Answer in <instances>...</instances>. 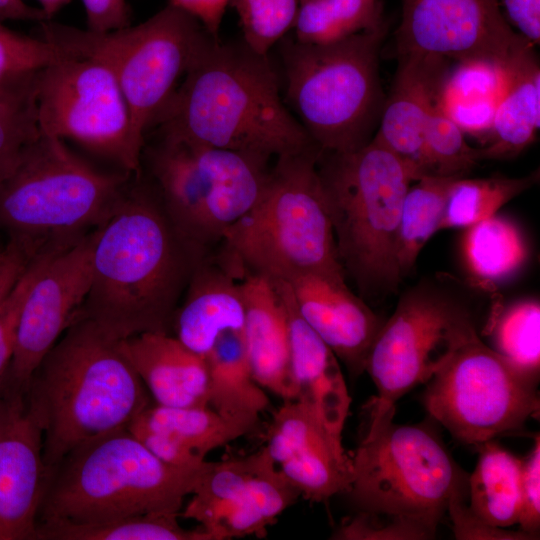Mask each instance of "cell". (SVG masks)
Masks as SVG:
<instances>
[{
    "label": "cell",
    "mask_w": 540,
    "mask_h": 540,
    "mask_svg": "<svg viewBox=\"0 0 540 540\" xmlns=\"http://www.w3.org/2000/svg\"><path fill=\"white\" fill-rule=\"evenodd\" d=\"M280 88L268 55L208 35L154 126L163 137L267 162L317 147Z\"/></svg>",
    "instance_id": "1"
},
{
    "label": "cell",
    "mask_w": 540,
    "mask_h": 540,
    "mask_svg": "<svg viewBox=\"0 0 540 540\" xmlns=\"http://www.w3.org/2000/svg\"><path fill=\"white\" fill-rule=\"evenodd\" d=\"M191 250L163 206L128 184L94 230L91 283L78 314L119 340L169 333Z\"/></svg>",
    "instance_id": "2"
},
{
    "label": "cell",
    "mask_w": 540,
    "mask_h": 540,
    "mask_svg": "<svg viewBox=\"0 0 540 540\" xmlns=\"http://www.w3.org/2000/svg\"><path fill=\"white\" fill-rule=\"evenodd\" d=\"M27 397L43 423L48 470L77 446L128 428L152 404L122 340L80 314L42 359Z\"/></svg>",
    "instance_id": "3"
},
{
    "label": "cell",
    "mask_w": 540,
    "mask_h": 540,
    "mask_svg": "<svg viewBox=\"0 0 540 540\" xmlns=\"http://www.w3.org/2000/svg\"><path fill=\"white\" fill-rule=\"evenodd\" d=\"M206 464H167L128 428L105 434L77 446L49 470L38 522L180 515Z\"/></svg>",
    "instance_id": "4"
},
{
    "label": "cell",
    "mask_w": 540,
    "mask_h": 540,
    "mask_svg": "<svg viewBox=\"0 0 540 540\" xmlns=\"http://www.w3.org/2000/svg\"><path fill=\"white\" fill-rule=\"evenodd\" d=\"M317 169L343 268L367 296L397 293L402 203L421 176L375 138L352 151L320 150Z\"/></svg>",
    "instance_id": "5"
},
{
    "label": "cell",
    "mask_w": 540,
    "mask_h": 540,
    "mask_svg": "<svg viewBox=\"0 0 540 540\" xmlns=\"http://www.w3.org/2000/svg\"><path fill=\"white\" fill-rule=\"evenodd\" d=\"M389 20L327 44L283 38L284 102L313 143L347 152L374 137L386 95L379 60Z\"/></svg>",
    "instance_id": "6"
},
{
    "label": "cell",
    "mask_w": 540,
    "mask_h": 540,
    "mask_svg": "<svg viewBox=\"0 0 540 540\" xmlns=\"http://www.w3.org/2000/svg\"><path fill=\"white\" fill-rule=\"evenodd\" d=\"M319 153L313 147L278 157L255 205L223 234L246 273L284 281L305 273L345 278L317 169Z\"/></svg>",
    "instance_id": "7"
},
{
    "label": "cell",
    "mask_w": 540,
    "mask_h": 540,
    "mask_svg": "<svg viewBox=\"0 0 540 540\" xmlns=\"http://www.w3.org/2000/svg\"><path fill=\"white\" fill-rule=\"evenodd\" d=\"M131 176L100 171L41 133L0 184V226L38 251L72 244L108 218Z\"/></svg>",
    "instance_id": "8"
},
{
    "label": "cell",
    "mask_w": 540,
    "mask_h": 540,
    "mask_svg": "<svg viewBox=\"0 0 540 540\" xmlns=\"http://www.w3.org/2000/svg\"><path fill=\"white\" fill-rule=\"evenodd\" d=\"M39 24L43 39L73 57L98 61L112 71L129 107L134 138L142 148L148 129L211 35L198 19L169 3L136 26L105 33L51 19Z\"/></svg>",
    "instance_id": "9"
},
{
    "label": "cell",
    "mask_w": 540,
    "mask_h": 540,
    "mask_svg": "<svg viewBox=\"0 0 540 540\" xmlns=\"http://www.w3.org/2000/svg\"><path fill=\"white\" fill-rule=\"evenodd\" d=\"M393 417L370 421L351 455L346 495L358 510L413 518L437 530L451 497L467 490L468 478L433 431L396 424Z\"/></svg>",
    "instance_id": "10"
},
{
    "label": "cell",
    "mask_w": 540,
    "mask_h": 540,
    "mask_svg": "<svg viewBox=\"0 0 540 540\" xmlns=\"http://www.w3.org/2000/svg\"><path fill=\"white\" fill-rule=\"evenodd\" d=\"M149 161L162 206L191 249L222 238L255 205L269 170L250 155L163 136Z\"/></svg>",
    "instance_id": "11"
},
{
    "label": "cell",
    "mask_w": 540,
    "mask_h": 540,
    "mask_svg": "<svg viewBox=\"0 0 540 540\" xmlns=\"http://www.w3.org/2000/svg\"><path fill=\"white\" fill-rule=\"evenodd\" d=\"M538 380L478 335L431 377L423 403L454 439L478 446L519 431L538 413Z\"/></svg>",
    "instance_id": "12"
},
{
    "label": "cell",
    "mask_w": 540,
    "mask_h": 540,
    "mask_svg": "<svg viewBox=\"0 0 540 540\" xmlns=\"http://www.w3.org/2000/svg\"><path fill=\"white\" fill-rule=\"evenodd\" d=\"M478 335L470 309L455 295L427 283L405 292L366 360L365 371L377 389L369 403L371 421L395 413L403 395L427 383L458 348Z\"/></svg>",
    "instance_id": "13"
},
{
    "label": "cell",
    "mask_w": 540,
    "mask_h": 540,
    "mask_svg": "<svg viewBox=\"0 0 540 540\" xmlns=\"http://www.w3.org/2000/svg\"><path fill=\"white\" fill-rule=\"evenodd\" d=\"M37 109L42 134L71 140L139 176L143 148L121 87L104 64L69 56L40 70Z\"/></svg>",
    "instance_id": "14"
},
{
    "label": "cell",
    "mask_w": 540,
    "mask_h": 540,
    "mask_svg": "<svg viewBox=\"0 0 540 540\" xmlns=\"http://www.w3.org/2000/svg\"><path fill=\"white\" fill-rule=\"evenodd\" d=\"M300 497L263 446L246 456L207 461L179 517L198 522L212 540L263 537Z\"/></svg>",
    "instance_id": "15"
},
{
    "label": "cell",
    "mask_w": 540,
    "mask_h": 540,
    "mask_svg": "<svg viewBox=\"0 0 540 540\" xmlns=\"http://www.w3.org/2000/svg\"><path fill=\"white\" fill-rule=\"evenodd\" d=\"M401 2L395 32L397 54H431L500 72L533 45L507 23L498 0Z\"/></svg>",
    "instance_id": "16"
},
{
    "label": "cell",
    "mask_w": 540,
    "mask_h": 540,
    "mask_svg": "<svg viewBox=\"0 0 540 540\" xmlns=\"http://www.w3.org/2000/svg\"><path fill=\"white\" fill-rule=\"evenodd\" d=\"M94 230L45 253L21 308L3 383L26 389L42 359L78 315L91 283Z\"/></svg>",
    "instance_id": "17"
},
{
    "label": "cell",
    "mask_w": 540,
    "mask_h": 540,
    "mask_svg": "<svg viewBox=\"0 0 540 540\" xmlns=\"http://www.w3.org/2000/svg\"><path fill=\"white\" fill-rule=\"evenodd\" d=\"M44 427L27 389L0 387V540H36L49 470Z\"/></svg>",
    "instance_id": "18"
},
{
    "label": "cell",
    "mask_w": 540,
    "mask_h": 540,
    "mask_svg": "<svg viewBox=\"0 0 540 540\" xmlns=\"http://www.w3.org/2000/svg\"><path fill=\"white\" fill-rule=\"evenodd\" d=\"M277 469L311 502L346 494L352 480V458L342 434L299 400H285L274 412L264 445Z\"/></svg>",
    "instance_id": "19"
},
{
    "label": "cell",
    "mask_w": 540,
    "mask_h": 540,
    "mask_svg": "<svg viewBox=\"0 0 540 540\" xmlns=\"http://www.w3.org/2000/svg\"><path fill=\"white\" fill-rule=\"evenodd\" d=\"M398 65L373 138L429 175L424 130L434 108L443 102L450 60L431 54H397Z\"/></svg>",
    "instance_id": "20"
},
{
    "label": "cell",
    "mask_w": 540,
    "mask_h": 540,
    "mask_svg": "<svg viewBox=\"0 0 540 540\" xmlns=\"http://www.w3.org/2000/svg\"><path fill=\"white\" fill-rule=\"evenodd\" d=\"M304 321L353 376L366 360L383 321L345 283V278L305 273L287 281Z\"/></svg>",
    "instance_id": "21"
},
{
    "label": "cell",
    "mask_w": 540,
    "mask_h": 540,
    "mask_svg": "<svg viewBox=\"0 0 540 540\" xmlns=\"http://www.w3.org/2000/svg\"><path fill=\"white\" fill-rule=\"evenodd\" d=\"M256 427L226 418L210 407L150 404L128 430L157 458L177 467H198L207 455Z\"/></svg>",
    "instance_id": "22"
},
{
    "label": "cell",
    "mask_w": 540,
    "mask_h": 540,
    "mask_svg": "<svg viewBox=\"0 0 540 540\" xmlns=\"http://www.w3.org/2000/svg\"><path fill=\"white\" fill-rule=\"evenodd\" d=\"M272 281L287 315L293 400L310 405L329 428L342 434L352 400L339 359L299 314L288 282Z\"/></svg>",
    "instance_id": "23"
},
{
    "label": "cell",
    "mask_w": 540,
    "mask_h": 540,
    "mask_svg": "<svg viewBox=\"0 0 540 540\" xmlns=\"http://www.w3.org/2000/svg\"><path fill=\"white\" fill-rule=\"evenodd\" d=\"M245 302L242 330L254 380L285 400L294 399L289 370V336L285 307L274 282L246 273L241 282Z\"/></svg>",
    "instance_id": "24"
},
{
    "label": "cell",
    "mask_w": 540,
    "mask_h": 540,
    "mask_svg": "<svg viewBox=\"0 0 540 540\" xmlns=\"http://www.w3.org/2000/svg\"><path fill=\"white\" fill-rule=\"evenodd\" d=\"M122 346L154 403L167 407H209L206 361L175 336L145 332L123 339Z\"/></svg>",
    "instance_id": "25"
},
{
    "label": "cell",
    "mask_w": 540,
    "mask_h": 540,
    "mask_svg": "<svg viewBox=\"0 0 540 540\" xmlns=\"http://www.w3.org/2000/svg\"><path fill=\"white\" fill-rule=\"evenodd\" d=\"M244 321L241 283H236L224 270L202 266L191 276L186 297L176 310L172 326L175 337L185 347L205 358L224 334L242 331Z\"/></svg>",
    "instance_id": "26"
},
{
    "label": "cell",
    "mask_w": 540,
    "mask_h": 540,
    "mask_svg": "<svg viewBox=\"0 0 540 540\" xmlns=\"http://www.w3.org/2000/svg\"><path fill=\"white\" fill-rule=\"evenodd\" d=\"M503 92L489 125V141L477 148L478 160L517 156L536 138L540 123V67L531 45L499 72Z\"/></svg>",
    "instance_id": "27"
},
{
    "label": "cell",
    "mask_w": 540,
    "mask_h": 540,
    "mask_svg": "<svg viewBox=\"0 0 540 540\" xmlns=\"http://www.w3.org/2000/svg\"><path fill=\"white\" fill-rule=\"evenodd\" d=\"M204 359L209 373L208 406L257 428L270 401L252 376L242 331L224 334Z\"/></svg>",
    "instance_id": "28"
},
{
    "label": "cell",
    "mask_w": 540,
    "mask_h": 540,
    "mask_svg": "<svg viewBox=\"0 0 540 540\" xmlns=\"http://www.w3.org/2000/svg\"><path fill=\"white\" fill-rule=\"evenodd\" d=\"M478 446L479 457L467 480L468 508L488 524L509 528L519 519L523 459L494 440Z\"/></svg>",
    "instance_id": "29"
},
{
    "label": "cell",
    "mask_w": 540,
    "mask_h": 540,
    "mask_svg": "<svg viewBox=\"0 0 540 540\" xmlns=\"http://www.w3.org/2000/svg\"><path fill=\"white\" fill-rule=\"evenodd\" d=\"M176 514H142L94 523L41 521L36 540H212L200 526L185 529Z\"/></svg>",
    "instance_id": "30"
},
{
    "label": "cell",
    "mask_w": 540,
    "mask_h": 540,
    "mask_svg": "<svg viewBox=\"0 0 540 540\" xmlns=\"http://www.w3.org/2000/svg\"><path fill=\"white\" fill-rule=\"evenodd\" d=\"M460 177L424 175L405 194L397 241V262L405 276L427 241L440 230L452 184Z\"/></svg>",
    "instance_id": "31"
},
{
    "label": "cell",
    "mask_w": 540,
    "mask_h": 540,
    "mask_svg": "<svg viewBox=\"0 0 540 540\" xmlns=\"http://www.w3.org/2000/svg\"><path fill=\"white\" fill-rule=\"evenodd\" d=\"M463 253L471 274L490 284L514 274L527 258V247L514 223L494 215L468 227Z\"/></svg>",
    "instance_id": "32"
},
{
    "label": "cell",
    "mask_w": 540,
    "mask_h": 540,
    "mask_svg": "<svg viewBox=\"0 0 540 540\" xmlns=\"http://www.w3.org/2000/svg\"><path fill=\"white\" fill-rule=\"evenodd\" d=\"M384 20L381 0H304L293 29L297 42L327 44L373 29Z\"/></svg>",
    "instance_id": "33"
},
{
    "label": "cell",
    "mask_w": 540,
    "mask_h": 540,
    "mask_svg": "<svg viewBox=\"0 0 540 540\" xmlns=\"http://www.w3.org/2000/svg\"><path fill=\"white\" fill-rule=\"evenodd\" d=\"M39 71L0 86V184L41 135L37 109Z\"/></svg>",
    "instance_id": "34"
},
{
    "label": "cell",
    "mask_w": 540,
    "mask_h": 540,
    "mask_svg": "<svg viewBox=\"0 0 540 540\" xmlns=\"http://www.w3.org/2000/svg\"><path fill=\"white\" fill-rule=\"evenodd\" d=\"M539 180V171L517 178H458L450 189L440 230L469 227L496 215L510 200L530 189Z\"/></svg>",
    "instance_id": "35"
},
{
    "label": "cell",
    "mask_w": 540,
    "mask_h": 540,
    "mask_svg": "<svg viewBox=\"0 0 540 540\" xmlns=\"http://www.w3.org/2000/svg\"><path fill=\"white\" fill-rule=\"evenodd\" d=\"M484 331L493 349L524 369L539 375L540 304L524 300L498 311L493 308Z\"/></svg>",
    "instance_id": "36"
},
{
    "label": "cell",
    "mask_w": 540,
    "mask_h": 540,
    "mask_svg": "<svg viewBox=\"0 0 540 540\" xmlns=\"http://www.w3.org/2000/svg\"><path fill=\"white\" fill-rule=\"evenodd\" d=\"M424 149L429 175L465 177L479 160L477 148L445 111L443 102L432 111L424 130Z\"/></svg>",
    "instance_id": "37"
},
{
    "label": "cell",
    "mask_w": 540,
    "mask_h": 540,
    "mask_svg": "<svg viewBox=\"0 0 540 540\" xmlns=\"http://www.w3.org/2000/svg\"><path fill=\"white\" fill-rule=\"evenodd\" d=\"M239 17L243 42L254 52L270 49L294 27L300 0H229Z\"/></svg>",
    "instance_id": "38"
},
{
    "label": "cell",
    "mask_w": 540,
    "mask_h": 540,
    "mask_svg": "<svg viewBox=\"0 0 540 540\" xmlns=\"http://www.w3.org/2000/svg\"><path fill=\"white\" fill-rule=\"evenodd\" d=\"M69 56L40 36L17 33L0 22V86Z\"/></svg>",
    "instance_id": "39"
},
{
    "label": "cell",
    "mask_w": 540,
    "mask_h": 540,
    "mask_svg": "<svg viewBox=\"0 0 540 540\" xmlns=\"http://www.w3.org/2000/svg\"><path fill=\"white\" fill-rule=\"evenodd\" d=\"M436 530L405 516L358 510L344 519L332 534L336 540H426Z\"/></svg>",
    "instance_id": "40"
},
{
    "label": "cell",
    "mask_w": 540,
    "mask_h": 540,
    "mask_svg": "<svg viewBox=\"0 0 540 540\" xmlns=\"http://www.w3.org/2000/svg\"><path fill=\"white\" fill-rule=\"evenodd\" d=\"M47 251L33 258L26 271L0 306V387L7 375L14 352L19 315L26 295Z\"/></svg>",
    "instance_id": "41"
},
{
    "label": "cell",
    "mask_w": 540,
    "mask_h": 540,
    "mask_svg": "<svg viewBox=\"0 0 540 540\" xmlns=\"http://www.w3.org/2000/svg\"><path fill=\"white\" fill-rule=\"evenodd\" d=\"M465 492L455 493L448 504L452 531L458 540H530L536 539L522 530H510L488 524L478 518L465 502Z\"/></svg>",
    "instance_id": "42"
},
{
    "label": "cell",
    "mask_w": 540,
    "mask_h": 540,
    "mask_svg": "<svg viewBox=\"0 0 540 540\" xmlns=\"http://www.w3.org/2000/svg\"><path fill=\"white\" fill-rule=\"evenodd\" d=\"M520 514L518 525L520 530L539 536L540 528V438L537 434L533 447L523 459Z\"/></svg>",
    "instance_id": "43"
},
{
    "label": "cell",
    "mask_w": 540,
    "mask_h": 540,
    "mask_svg": "<svg viewBox=\"0 0 540 540\" xmlns=\"http://www.w3.org/2000/svg\"><path fill=\"white\" fill-rule=\"evenodd\" d=\"M39 253L34 246L17 238H10L0 251V306Z\"/></svg>",
    "instance_id": "44"
},
{
    "label": "cell",
    "mask_w": 540,
    "mask_h": 540,
    "mask_svg": "<svg viewBox=\"0 0 540 540\" xmlns=\"http://www.w3.org/2000/svg\"><path fill=\"white\" fill-rule=\"evenodd\" d=\"M501 12L511 26L531 44L540 43V0H498Z\"/></svg>",
    "instance_id": "45"
},
{
    "label": "cell",
    "mask_w": 540,
    "mask_h": 540,
    "mask_svg": "<svg viewBox=\"0 0 540 540\" xmlns=\"http://www.w3.org/2000/svg\"><path fill=\"white\" fill-rule=\"evenodd\" d=\"M87 16L88 30L111 32L130 26L126 0H82Z\"/></svg>",
    "instance_id": "46"
},
{
    "label": "cell",
    "mask_w": 540,
    "mask_h": 540,
    "mask_svg": "<svg viewBox=\"0 0 540 540\" xmlns=\"http://www.w3.org/2000/svg\"><path fill=\"white\" fill-rule=\"evenodd\" d=\"M169 4L194 16L212 36L219 38L229 0H169Z\"/></svg>",
    "instance_id": "47"
},
{
    "label": "cell",
    "mask_w": 540,
    "mask_h": 540,
    "mask_svg": "<svg viewBox=\"0 0 540 540\" xmlns=\"http://www.w3.org/2000/svg\"><path fill=\"white\" fill-rule=\"evenodd\" d=\"M3 20H48L41 8L26 4L23 0H0V22Z\"/></svg>",
    "instance_id": "48"
},
{
    "label": "cell",
    "mask_w": 540,
    "mask_h": 540,
    "mask_svg": "<svg viewBox=\"0 0 540 540\" xmlns=\"http://www.w3.org/2000/svg\"><path fill=\"white\" fill-rule=\"evenodd\" d=\"M70 0H39L41 3V9L45 13L48 20L52 17Z\"/></svg>",
    "instance_id": "49"
},
{
    "label": "cell",
    "mask_w": 540,
    "mask_h": 540,
    "mask_svg": "<svg viewBox=\"0 0 540 540\" xmlns=\"http://www.w3.org/2000/svg\"><path fill=\"white\" fill-rule=\"evenodd\" d=\"M300 1H304V0H300Z\"/></svg>",
    "instance_id": "50"
},
{
    "label": "cell",
    "mask_w": 540,
    "mask_h": 540,
    "mask_svg": "<svg viewBox=\"0 0 540 540\" xmlns=\"http://www.w3.org/2000/svg\"><path fill=\"white\" fill-rule=\"evenodd\" d=\"M1 251V250H0Z\"/></svg>",
    "instance_id": "51"
}]
</instances>
